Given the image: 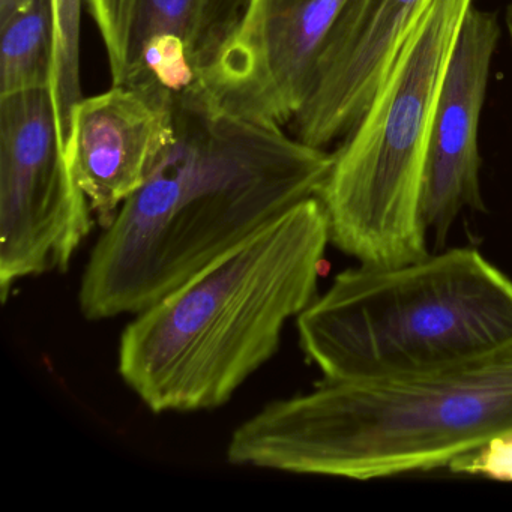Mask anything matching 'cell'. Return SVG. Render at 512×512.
Returning <instances> with one entry per match:
<instances>
[{"mask_svg":"<svg viewBox=\"0 0 512 512\" xmlns=\"http://www.w3.org/2000/svg\"><path fill=\"white\" fill-rule=\"evenodd\" d=\"M176 136L95 244L80 283L88 320L139 314L317 196L334 154L221 106L199 82L175 94Z\"/></svg>","mask_w":512,"mask_h":512,"instance_id":"6da1fadb","label":"cell"},{"mask_svg":"<svg viewBox=\"0 0 512 512\" xmlns=\"http://www.w3.org/2000/svg\"><path fill=\"white\" fill-rule=\"evenodd\" d=\"M328 242L317 196L266 224L136 314L119 341L122 380L155 413L226 404L317 298Z\"/></svg>","mask_w":512,"mask_h":512,"instance_id":"7a4b0ae2","label":"cell"},{"mask_svg":"<svg viewBox=\"0 0 512 512\" xmlns=\"http://www.w3.org/2000/svg\"><path fill=\"white\" fill-rule=\"evenodd\" d=\"M509 434L512 347L424 373L325 380L239 425L227 460L368 481L449 466Z\"/></svg>","mask_w":512,"mask_h":512,"instance_id":"3957f363","label":"cell"},{"mask_svg":"<svg viewBox=\"0 0 512 512\" xmlns=\"http://www.w3.org/2000/svg\"><path fill=\"white\" fill-rule=\"evenodd\" d=\"M298 334L328 382L466 364L512 347V280L473 248L361 263L299 314Z\"/></svg>","mask_w":512,"mask_h":512,"instance_id":"277c9868","label":"cell"},{"mask_svg":"<svg viewBox=\"0 0 512 512\" xmlns=\"http://www.w3.org/2000/svg\"><path fill=\"white\" fill-rule=\"evenodd\" d=\"M473 0H430L320 188L331 242L362 265L430 256L421 215L434 113Z\"/></svg>","mask_w":512,"mask_h":512,"instance_id":"5b68a950","label":"cell"},{"mask_svg":"<svg viewBox=\"0 0 512 512\" xmlns=\"http://www.w3.org/2000/svg\"><path fill=\"white\" fill-rule=\"evenodd\" d=\"M50 88L0 97V290L23 278L65 272L91 233Z\"/></svg>","mask_w":512,"mask_h":512,"instance_id":"8992f818","label":"cell"},{"mask_svg":"<svg viewBox=\"0 0 512 512\" xmlns=\"http://www.w3.org/2000/svg\"><path fill=\"white\" fill-rule=\"evenodd\" d=\"M347 0H251L199 83L230 112L283 127L310 97Z\"/></svg>","mask_w":512,"mask_h":512,"instance_id":"52a82bcc","label":"cell"},{"mask_svg":"<svg viewBox=\"0 0 512 512\" xmlns=\"http://www.w3.org/2000/svg\"><path fill=\"white\" fill-rule=\"evenodd\" d=\"M175 136V94L152 80L113 85L76 104L67 158L101 226L148 181Z\"/></svg>","mask_w":512,"mask_h":512,"instance_id":"ba28073f","label":"cell"},{"mask_svg":"<svg viewBox=\"0 0 512 512\" xmlns=\"http://www.w3.org/2000/svg\"><path fill=\"white\" fill-rule=\"evenodd\" d=\"M500 37L496 14L470 7L443 77L428 143L421 215L445 244L461 209L485 211L479 187L478 130L491 59Z\"/></svg>","mask_w":512,"mask_h":512,"instance_id":"9c48e42d","label":"cell"},{"mask_svg":"<svg viewBox=\"0 0 512 512\" xmlns=\"http://www.w3.org/2000/svg\"><path fill=\"white\" fill-rule=\"evenodd\" d=\"M428 2L347 0L296 116L299 140L323 149L352 131Z\"/></svg>","mask_w":512,"mask_h":512,"instance_id":"30bf717a","label":"cell"},{"mask_svg":"<svg viewBox=\"0 0 512 512\" xmlns=\"http://www.w3.org/2000/svg\"><path fill=\"white\" fill-rule=\"evenodd\" d=\"M250 2L251 0H142L131 40L130 64L134 53L148 38L154 35H172L182 41L188 58L200 77L236 31Z\"/></svg>","mask_w":512,"mask_h":512,"instance_id":"8fae6325","label":"cell"},{"mask_svg":"<svg viewBox=\"0 0 512 512\" xmlns=\"http://www.w3.org/2000/svg\"><path fill=\"white\" fill-rule=\"evenodd\" d=\"M0 31V97L50 88L55 53L52 0H32L0 25Z\"/></svg>","mask_w":512,"mask_h":512,"instance_id":"7c38bea8","label":"cell"},{"mask_svg":"<svg viewBox=\"0 0 512 512\" xmlns=\"http://www.w3.org/2000/svg\"><path fill=\"white\" fill-rule=\"evenodd\" d=\"M142 0H88L95 25L100 29L113 85H122L130 65L131 40Z\"/></svg>","mask_w":512,"mask_h":512,"instance_id":"4fadbf2b","label":"cell"},{"mask_svg":"<svg viewBox=\"0 0 512 512\" xmlns=\"http://www.w3.org/2000/svg\"><path fill=\"white\" fill-rule=\"evenodd\" d=\"M449 469L512 482V434L497 437L478 451L457 458L449 464Z\"/></svg>","mask_w":512,"mask_h":512,"instance_id":"5bb4252c","label":"cell"},{"mask_svg":"<svg viewBox=\"0 0 512 512\" xmlns=\"http://www.w3.org/2000/svg\"><path fill=\"white\" fill-rule=\"evenodd\" d=\"M31 2L32 0H0V25H4Z\"/></svg>","mask_w":512,"mask_h":512,"instance_id":"9a60e30c","label":"cell"},{"mask_svg":"<svg viewBox=\"0 0 512 512\" xmlns=\"http://www.w3.org/2000/svg\"><path fill=\"white\" fill-rule=\"evenodd\" d=\"M506 26H508L509 38L512 43V2L509 4L508 11H506Z\"/></svg>","mask_w":512,"mask_h":512,"instance_id":"2e32d148","label":"cell"}]
</instances>
